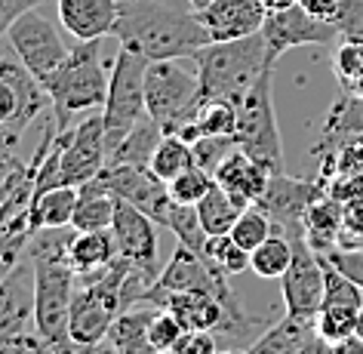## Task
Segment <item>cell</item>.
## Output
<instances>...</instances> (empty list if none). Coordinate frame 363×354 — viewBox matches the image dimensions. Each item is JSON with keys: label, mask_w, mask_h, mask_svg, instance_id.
Instances as JSON below:
<instances>
[{"label": "cell", "mask_w": 363, "mask_h": 354, "mask_svg": "<svg viewBox=\"0 0 363 354\" xmlns=\"http://www.w3.org/2000/svg\"><path fill=\"white\" fill-rule=\"evenodd\" d=\"M210 185H213L210 172L201 170V167H191V170H185L182 176H176L169 182V194H172V201L176 204H197L206 194V188Z\"/></svg>", "instance_id": "cell-38"}, {"label": "cell", "mask_w": 363, "mask_h": 354, "mask_svg": "<svg viewBox=\"0 0 363 354\" xmlns=\"http://www.w3.org/2000/svg\"><path fill=\"white\" fill-rule=\"evenodd\" d=\"M323 256L330 259L335 268H342L357 287H363V250H357V247L354 250L351 247H333L330 253H323Z\"/></svg>", "instance_id": "cell-41"}, {"label": "cell", "mask_w": 363, "mask_h": 354, "mask_svg": "<svg viewBox=\"0 0 363 354\" xmlns=\"http://www.w3.org/2000/svg\"><path fill=\"white\" fill-rule=\"evenodd\" d=\"M111 38L148 62L191 59L197 50L210 43L197 10L157 4V0H121V16Z\"/></svg>", "instance_id": "cell-2"}, {"label": "cell", "mask_w": 363, "mask_h": 354, "mask_svg": "<svg viewBox=\"0 0 363 354\" xmlns=\"http://www.w3.org/2000/svg\"><path fill=\"white\" fill-rule=\"evenodd\" d=\"M234 130H238V105L210 99V102L201 105L197 117L179 135L188 142H197L203 135H234Z\"/></svg>", "instance_id": "cell-27"}, {"label": "cell", "mask_w": 363, "mask_h": 354, "mask_svg": "<svg viewBox=\"0 0 363 354\" xmlns=\"http://www.w3.org/2000/svg\"><path fill=\"white\" fill-rule=\"evenodd\" d=\"M333 354H363V336L351 333V336H345V339L333 342Z\"/></svg>", "instance_id": "cell-48"}, {"label": "cell", "mask_w": 363, "mask_h": 354, "mask_svg": "<svg viewBox=\"0 0 363 354\" xmlns=\"http://www.w3.org/2000/svg\"><path fill=\"white\" fill-rule=\"evenodd\" d=\"M77 210V188L74 185H59L50 192L34 194L31 216L38 228H68L74 222Z\"/></svg>", "instance_id": "cell-26"}, {"label": "cell", "mask_w": 363, "mask_h": 354, "mask_svg": "<svg viewBox=\"0 0 363 354\" xmlns=\"http://www.w3.org/2000/svg\"><path fill=\"white\" fill-rule=\"evenodd\" d=\"M43 0H0V38H6V31H10V25L19 19L22 13L34 10V6H40Z\"/></svg>", "instance_id": "cell-44"}, {"label": "cell", "mask_w": 363, "mask_h": 354, "mask_svg": "<svg viewBox=\"0 0 363 354\" xmlns=\"http://www.w3.org/2000/svg\"><path fill=\"white\" fill-rule=\"evenodd\" d=\"M228 354H238V351H228ZM243 354H247V351H243Z\"/></svg>", "instance_id": "cell-55"}, {"label": "cell", "mask_w": 363, "mask_h": 354, "mask_svg": "<svg viewBox=\"0 0 363 354\" xmlns=\"http://www.w3.org/2000/svg\"><path fill=\"white\" fill-rule=\"evenodd\" d=\"M157 4H169V6H185V10H194L191 0H157Z\"/></svg>", "instance_id": "cell-51"}, {"label": "cell", "mask_w": 363, "mask_h": 354, "mask_svg": "<svg viewBox=\"0 0 363 354\" xmlns=\"http://www.w3.org/2000/svg\"><path fill=\"white\" fill-rule=\"evenodd\" d=\"M289 240H293V262L280 277L286 314L298 321H314L323 305V259L305 234H296Z\"/></svg>", "instance_id": "cell-9"}, {"label": "cell", "mask_w": 363, "mask_h": 354, "mask_svg": "<svg viewBox=\"0 0 363 354\" xmlns=\"http://www.w3.org/2000/svg\"><path fill=\"white\" fill-rule=\"evenodd\" d=\"M271 84H274V65H268L262 71V77L252 84V89L238 102V130H234V139L262 167H268L271 172H286L284 139H280V130H277Z\"/></svg>", "instance_id": "cell-6"}, {"label": "cell", "mask_w": 363, "mask_h": 354, "mask_svg": "<svg viewBox=\"0 0 363 354\" xmlns=\"http://www.w3.org/2000/svg\"><path fill=\"white\" fill-rule=\"evenodd\" d=\"M19 117V93L0 77V123H16Z\"/></svg>", "instance_id": "cell-45"}, {"label": "cell", "mask_w": 363, "mask_h": 354, "mask_svg": "<svg viewBox=\"0 0 363 354\" xmlns=\"http://www.w3.org/2000/svg\"><path fill=\"white\" fill-rule=\"evenodd\" d=\"M169 354H219V342L213 330H185Z\"/></svg>", "instance_id": "cell-39"}, {"label": "cell", "mask_w": 363, "mask_h": 354, "mask_svg": "<svg viewBox=\"0 0 363 354\" xmlns=\"http://www.w3.org/2000/svg\"><path fill=\"white\" fill-rule=\"evenodd\" d=\"M194 206H197V216H201L203 231L210 234V238H216V234H231L234 222H238L240 213L247 210V206H243L231 192H225L216 179H213V185L206 188V194Z\"/></svg>", "instance_id": "cell-24"}, {"label": "cell", "mask_w": 363, "mask_h": 354, "mask_svg": "<svg viewBox=\"0 0 363 354\" xmlns=\"http://www.w3.org/2000/svg\"><path fill=\"white\" fill-rule=\"evenodd\" d=\"M357 317H360V308L326 305L314 317V330L320 333L326 342H339V339H345V336L357 333Z\"/></svg>", "instance_id": "cell-34"}, {"label": "cell", "mask_w": 363, "mask_h": 354, "mask_svg": "<svg viewBox=\"0 0 363 354\" xmlns=\"http://www.w3.org/2000/svg\"><path fill=\"white\" fill-rule=\"evenodd\" d=\"M111 234L117 243V256L133 262L135 268L151 275L154 280L160 277L163 268L157 265V222L151 216H145L142 210H135L126 201H117Z\"/></svg>", "instance_id": "cell-15"}, {"label": "cell", "mask_w": 363, "mask_h": 354, "mask_svg": "<svg viewBox=\"0 0 363 354\" xmlns=\"http://www.w3.org/2000/svg\"><path fill=\"white\" fill-rule=\"evenodd\" d=\"M86 354H123L121 348H117L114 342H108V339H102V342H96L93 348H86Z\"/></svg>", "instance_id": "cell-49"}, {"label": "cell", "mask_w": 363, "mask_h": 354, "mask_svg": "<svg viewBox=\"0 0 363 354\" xmlns=\"http://www.w3.org/2000/svg\"><path fill=\"white\" fill-rule=\"evenodd\" d=\"M154 311H157V305H151V302L126 308V311L111 323V330H108L105 339L114 342L123 354H157L151 345V336H148Z\"/></svg>", "instance_id": "cell-21"}, {"label": "cell", "mask_w": 363, "mask_h": 354, "mask_svg": "<svg viewBox=\"0 0 363 354\" xmlns=\"http://www.w3.org/2000/svg\"><path fill=\"white\" fill-rule=\"evenodd\" d=\"M77 228H38L28 243V262L34 268V326L52 345L56 354H84L71 339L68 317L74 299L77 271L68 262V250Z\"/></svg>", "instance_id": "cell-1"}, {"label": "cell", "mask_w": 363, "mask_h": 354, "mask_svg": "<svg viewBox=\"0 0 363 354\" xmlns=\"http://www.w3.org/2000/svg\"><path fill=\"white\" fill-rule=\"evenodd\" d=\"M262 38H265L268 62L277 65L284 52L296 47H314V43H335L342 38L333 22H320L311 13H305L302 4L286 6V10L268 13L265 25H262Z\"/></svg>", "instance_id": "cell-11"}, {"label": "cell", "mask_w": 363, "mask_h": 354, "mask_svg": "<svg viewBox=\"0 0 363 354\" xmlns=\"http://www.w3.org/2000/svg\"><path fill=\"white\" fill-rule=\"evenodd\" d=\"M117 259V243L111 228H96V231H77L68 250L71 268L80 275H93V271L111 265Z\"/></svg>", "instance_id": "cell-23"}, {"label": "cell", "mask_w": 363, "mask_h": 354, "mask_svg": "<svg viewBox=\"0 0 363 354\" xmlns=\"http://www.w3.org/2000/svg\"><path fill=\"white\" fill-rule=\"evenodd\" d=\"M298 354H333V342H326L320 333L311 330L305 336V342H302V348H298Z\"/></svg>", "instance_id": "cell-47"}, {"label": "cell", "mask_w": 363, "mask_h": 354, "mask_svg": "<svg viewBox=\"0 0 363 354\" xmlns=\"http://www.w3.org/2000/svg\"><path fill=\"white\" fill-rule=\"evenodd\" d=\"M145 68H148L145 56L126 47L117 50V56L111 62V80H108V99L102 108L108 151L117 148V142L142 117H148V105H145Z\"/></svg>", "instance_id": "cell-7"}, {"label": "cell", "mask_w": 363, "mask_h": 354, "mask_svg": "<svg viewBox=\"0 0 363 354\" xmlns=\"http://www.w3.org/2000/svg\"><path fill=\"white\" fill-rule=\"evenodd\" d=\"M182 333H185V323H182L172 311H167V308L157 305V311H154V317H151V330H148L154 351H157V354H169L172 345L182 339Z\"/></svg>", "instance_id": "cell-37"}, {"label": "cell", "mask_w": 363, "mask_h": 354, "mask_svg": "<svg viewBox=\"0 0 363 354\" xmlns=\"http://www.w3.org/2000/svg\"><path fill=\"white\" fill-rule=\"evenodd\" d=\"M333 71L339 77L342 89H348L351 84H357L363 77V40L360 38H339L333 56Z\"/></svg>", "instance_id": "cell-35"}, {"label": "cell", "mask_w": 363, "mask_h": 354, "mask_svg": "<svg viewBox=\"0 0 363 354\" xmlns=\"http://www.w3.org/2000/svg\"><path fill=\"white\" fill-rule=\"evenodd\" d=\"M323 259V305H345V308H363V287L345 275L342 268H335L330 259L320 253Z\"/></svg>", "instance_id": "cell-31"}, {"label": "cell", "mask_w": 363, "mask_h": 354, "mask_svg": "<svg viewBox=\"0 0 363 354\" xmlns=\"http://www.w3.org/2000/svg\"><path fill=\"white\" fill-rule=\"evenodd\" d=\"M0 354H56L52 345L43 339V336H28V333H19L16 339L0 345Z\"/></svg>", "instance_id": "cell-43"}, {"label": "cell", "mask_w": 363, "mask_h": 354, "mask_svg": "<svg viewBox=\"0 0 363 354\" xmlns=\"http://www.w3.org/2000/svg\"><path fill=\"white\" fill-rule=\"evenodd\" d=\"M305 6V13H311L314 19L320 22H335V13H339L342 0H298Z\"/></svg>", "instance_id": "cell-46"}, {"label": "cell", "mask_w": 363, "mask_h": 354, "mask_svg": "<svg viewBox=\"0 0 363 354\" xmlns=\"http://www.w3.org/2000/svg\"><path fill=\"white\" fill-rule=\"evenodd\" d=\"M108 163V139L102 114H86L68 126V139L62 148V182L84 185L96 179Z\"/></svg>", "instance_id": "cell-13"}, {"label": "cell", "mask_w": 363, "mask_h": 354, "mask_svg": "<svg viewBox=\"0 0 363 354\" xmlns=\"http://www.w3.org/2000/svg\"><path fill=\"white\" fill-rule=\"evenodd\" d=\"M108 80H111V65H105L102 59V40H77L68 59L43 80L59 126H71L74 117L105 108Z\"/></svg>", "instance_id": "cell-3"}, {"label": "cell", "mask_w": 363, "mask_h": 354, "mask_svg": "<svg viewBox=\"0 0 363 354\" xmlns=\"http://www.w3.org/2000/svg\"><path fill=\"white\" fill-rule=\"evenodd\" d=\"M102 182L117 194V201L133 204L135 210H142L145 216H151L157 225L167 228L169 210H172V194L169 185L154 172L151 167H130V163H108L99 172Z\"/></svg>", "instance_id": "cell-10"}, {"label": "cell", "mask_w": 363, "mask_h": 354, "mask_svg": "<svg viewBox=\"0 0 363 354\" xmlns=\"http://www.w3.org/2000/svg\"><path fill=\"white\" fill-rule=\"evenodd\" d=\"M6 40H10V50L19 56V62L40 80V84L68 59V52H71L65 47V40H62V34L52 28V22L47 16H40L38 10L22 13L19 19L10 25Z\"/></svg>", "instance_id": "cell-8"}, {"label": "cell", "mask_w": 363, "mask_h": 354, "mask_svg": "<svg viewBox=\"0 0 363 354\" xmlns=\"http://www.w3.org/2000/svg\"><path fill=\"white\" fill-rule=\"evenodd\" d=\"M206 4H210V0H191V6H194V10H201V6H206Z\"/></svg>", "instance_id": "cell-53"}, {"label": "cell", "mask_w": 363, "mask_h": 354, "mask_svg": "<svg viewBox=\"0 0 363 354\" xmlns=\"http://www.w3.org/2000/svg\"><path fill=\"white\" fill-rule=\"evenodd\" d=\"M197 19L210 34V43H225L259 34L268 10L262 0H210L197 10Z\"/></svg>", "instance_id": "cell-16"}, {"label": "cell", "mask_w": 363, "mask_h": 354, "mask_svg": "<svg viewBox=\"0 0 363 354\" xmlns=\"http://www.w3.org/2000/svg\"><path fill=\"white\" fill-rule=\"evenodd\" d=\"M333 25L339 28L342 38H360L363 40V0H342Z\"/></svg>", "instance_id": "cell-40"}, {"label": "cell", "mask_w": 363, "mask_h": 354, "mask_svg": "<svg viewBox=\"0 0 363 354\" xmlns=\"http://www.w3.org/2000/svg\"><path fill=\"white\" fill-rule=\"evenodd\" d=\"M28 321H34V268L25 259L0 277V345L25 333Z\"/></svg>", "instance_id": "cell-17"}, {"label": "cell", "mask_w": 363, "mask_h": 354, "mask_svg": "<svg viewBox=\"0 0 363 354\" xmlns=\"http://www.w3.org/2000/svg\"><path fill=\"white\" fill-rule=\"evenodd\" d=\"M191 59L197 65V74H201L203 102L216 99V102H231V105H238L252 89V84L262 77V71L271 65L262 31L240 40L206 43Z\"/></svg>", "instance_id": "cell-4"}, {"label": "cell", "mask_w": 363, "mask_h": 354, "mask_svg": "<svg viewBox=\"0 0 363 354\" xmlns=\"http://www.w3.org/2000/svg\"><path fill=\"white\" fill-rule=\"evenodd\" d=\"M191 148H194V163L213 176L219 170V163L238 148V139L234 135H203V139L191 142Z\"/></svg>", "instance_id": "cell-36"}, {"label": "cell", "mask_w": 363, "mask_h": 354, "mask_svg": "<svg viewBox=\"0 0 363 354\" xmlns=\"http://www.w3.org/2000/svg\"><path fill=\"white\" fill-rule=\"evenodd\" d=\"M117 213V194L102 182V176L77 185V210H74V228L77 231H96L111 228Z\"/></svg>", "instance_id": "cell-20"}, {"label": "cell", "mask_w": 363, "mask_h": 354, "mask_svg": "<svg viewBox=\"0 0 363 354\" xmlns=\"http://www.w3.org/2000/svg\"><path fill=\"white\" fill-rule=\"evenodd\" d=\"M121 0H59V22L74 40H102L114 34Z\"/></svg>", "instance_id": "cell-18"}, {"label": "cell", "mask_w": 363, "mask_h": 354, "mask_svg": "<svg viewBox=\"0 0 363 354\" xmlns=\"http://www.w3.org/2000/svg\"><path fill=\"white\" fill-rule=\"evenodd\" d=\"M262 4H265L268 13H274V10H286V6H296L298 0H262Z\"/></svg>", "instance_id": "cell-50"}, {"label": "cell", "mask_w": 363, "mask_h": 354, "mask_svg": "<svg viewBox=\"0 0 363 354\" xmlns=\"http://www.w3.org/2000/svg\"><path fill=\"white\" fill-rule=\"evenodd\" d=\"M271 234H274V222H271V216L262 210L259 204H250L247 210L240 213V219L234 222V228H231V238L250 253L256 250L259 243H265Z\"/></svg>", "instance_id": "cell-33"}, {"label": "cell", "mask_w": 363, "mask_h": 354, "mask_svg": "<svg viewBox=\"0 0 363 354\" xmlns=\"http://www.w3.org/2000/svg\"><path fill=\"white\" fill-rule=\"evenodd\" d=\"M145 105L163 133H182L203 105L194 59H157L145 68Z\"/></svg>", "instance_id": "cell-5"}, {"label": "cell", "mask_w": 363, "mask_h": 354, "mask_svg": "<svg viewBox=\"0 0 363 354\" xmlns=\"http://www.w3.org/2000/svg\"><path fill=\"white\" fill-rule=\"evenodd\" d=\"M191 167H197L191 142L182 139L179 133H167V135H163V142L157 145V151H154V157H151V170L169 185L172 179L182 176V172L191 170Z\"/></svg>", "instance_id": "cell-29"}, {"label": "cell", "mask_w": 363, "mask_h": 354, "mask_svg": "<svg viewBox=\"0 0 363 354\" xmlns=\"http://www.w3.org/2000/svg\"><path fill=\"white\" fill-rule=\"evenodd\" d=\"M206 259H210L219 271H225L228 277H234V275L250 271L252 253L243 250L240 243L231 238V234H216V238L206 240Z\"/></svg>", "instance_id": "cell-32"}, {"label": "cell", "mask_w": 363, "mask_h": 354, "mask_svg": "<svg viewBox=\"0 0 363 354\" xmlns=\"http://www.w3.org/2000/svg\"><path fill=\"white\" fill-rule=\"evenodd\" d=\"M289 262H293V240L286 234L274 231L265 243H259L252 250V259H250V271L256 277H265V280H280L286 275Z\"/></svg>", "instance_id": "cell-28"}, {"label": "cell", "mask_w": 363, "mask_h": 354, "mask_svg": "<svg viewBox=\"0 0 363 354\" xmlns=\"http://www.w3.org/2000/svg\"><path fill=\"white\" fill-rule=\"evenodd\" d=\"M317 201H320V185L305 182V179H293L286 172H274L268 179L265 194L256 204L271 216L274 231L286 234V238H296V234H305L308 210Z\"/></svg>", "instance_id": "cell-14"}, {"label": "cell", "mask_w": 363, "mask_h": 354, "mask_svg": "<svg viewBox=\"0 0 363 354\" xmlns=\"http://www.w3.org/2000/svg\"><path fill=\"white\" fill-rule=\"evenodd\" d=\"M163 126L154 117H142L130 133L117 142V148L108 151V163H130V167H151V157L157 151V145L163 142ZM105 163V167H108Z\"/></svg>", "instance_id": "cell-22"}, {"label": "cell", "mask_w": 363, "mask_h": 354, "mask_svg": "<svg viewBox=\"0 0 363 354\" xmlns=\"http://www.w3.org/2000/svg\"><path fill=\"white\" fill-rule=\"evenodd\" d=\"M271 176H274V172H271L268 167H262V163L252 157V154L243 151L240 145L219 163V170L213 172L216 182H219L225 192H231L243 206L256 204L259 197L265 194Z\"/></svg>", "instance_id": "cell-19"}, {"label": "cell", "mask_w": 363, "mask_h": 354, "mask_svg": "<svg viewBox=\"0 0 363 354\" xmlns=\"http://www.w3.org/2000/svg\"><path fill=\"white\" fill-rule=\"evenodd\" d=\"M167 228L176 234L179 243H185V247H191L194 253L206 256V240H210V234L203 231L201 216H197V206L194 204H172L169 219H167Z\"/></svg>", "instance_id": "cell-30"}, {"label": "cell", "mask_w": 363, "mask_h": 354, "mask_svg": "<svg viewBox=\"0 0 363 354\" xmlns=\"http://www.w3.org/2000/svg\"><path fill=\"white\" fill-rule=\"evenodd\" d=\"M311 330H314V321H298V317L286 314L284 321H277L265 333H259L247 345V354H298L305 336Z\"/></svg>", "instance_id": "cell-25"}, {"label": "cell", "mask_w": 363, "mask_h": 354, "mask_svg": "<svg viewBox=\"0 0 363 354\" xmlns=\"http://www.w3.org/2000/svg\"><path fill=\"white\" fill-rule=\"evenodd\" d=\"M4 179H6V172H0V185H4Z\"/></svg>", "instance_id": "cell-54"}, {"label": "cell", "mask_w": 363, "mask_h": 354, "mask_svg": "<svg viewBox=\"0 0 363 354\" xmlns=\"http://www.w3.org/2000/svg\"><path fill=\"white\" fill-rule=\"evenodd\" d=\"M357 336H363V308H360V317H357Z\"/></svg>", "instance_id": "cell-52"}, {"label": "cell", "mask_w": 363, "mask_h": 354, "mask_svg": "<svg viewBox=\"0 0 363 354\" xmlns=\"http://www.w3.org/2000/svg\"><path fill=\"white\" fill-rule=\"evenodd\" d=\"M25 130H19L16 123H0V172H10L19 167V157H16V148H19Z\"/></svg>", "instance_id": "cell-42"}, {"label": "cell", "mask_w": 363, "mask_h": 354, "mask_svg": "<svg viewBox=\"0 0 363 354\" xmlns=\"http://www.w3.org/2000/svg\"><path fill=\"white\" fill-rule=\"evenodd\" d=\"M154 289H157V293H213L228 305H240L228 287V275L216 268L206 256L194 253L191 247H185V243L176 247L172 259L167 262V268L160 271Z\"/></svg>", "instance_id": "cell-12"}]
</instances>
